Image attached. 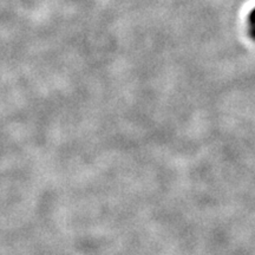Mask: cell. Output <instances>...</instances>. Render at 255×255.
Returning <instances> with one entry per match:
<instances>
[{
  "label": "cell",
  "instance_id": "6da1fadb",
  "mask_svg": "<svg viewBox=\"0 0 255 255\" xmlns=\"http://www.w3.org/2000/svg\"><path fill=\"white\" fill-rule=\"evenodd\" d=\"M251 21H252V24H253L255 26V9L253 12H252V14H251Z\"/></svg>",
  "mask_w": 255,
  "mask_h": 255
}]
</instances>
